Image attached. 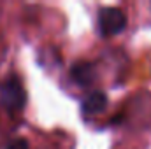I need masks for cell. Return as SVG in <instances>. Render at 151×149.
I'll use <instances>...</instances> for the list:
<instances>
[{"instance_id": "cell-3", "label": "cell", "mask_w": 151, "mask_h": 149, "mask_svg": "<svg viewBox=\"0 0 151 149\" xmlns=\"http://www.w3.org/2000/svg\"><path fill=\"white\" fill-rule=\"evenodd\" d=\"M70 77L79 86H90L95 81V69L90 62H76L70 67Z\"/></svg>"}, {"instance_id": "cell-4", "label": "cell", "mask_w": 151, "mask_h": 149, "mask_svg": "<svg viewBox=\"0 0 151 149\" xmlns=\"http://www.w3.org/2000/svg\"><path fill=\"white\" fill-rule=\"evenodd\" d=\"M107 107V97L104 91L100 90H95V91H90L83 102H81V109L84 114H99Z\"/></svg>"}, {"instance_id": "cell-2", "label": "cell", "mask_w": 151, "mask_h": 149, "mask_svg": "<svg viewBox=\"0 0 151 149\" xmlns=\"http://www.w3.org/2000/svg\"><path fill=\"white\" fill-rule=\"evenodd\" d=\"M97 25L104 37H111L123 32L127 27V16L118 7H102L97 16Z\"/></svg>"}, {"instance_id": "cell-1", "label": "cell", "mask_w": 151, "mask_h": 149, "mask_svg": "<svg viewBox=\"0 0 151 149\" xmlns=\"http://www.w3.org/2000/svg\"><path fill=\"white\" fill-rule=\"evenodd\" d=\"M0 104L7 111H21L27 104V91L18 75H9L0 84Z\"/></svg>"}, {"instance_id": "cell-5", "label": "cell", "mask_w": 151, "mask_h": 149, "mask_svg": "<svg viewBox=\"0 0 151 149\" xmlns=\"http://www.w3.org/2000/svg\"><path fill=\"white\" fill-rule=\"evenodd\" d=\"M5 149H28V142H27V139L18 137V139H12Z\"/></svg>"}]
</instances>
